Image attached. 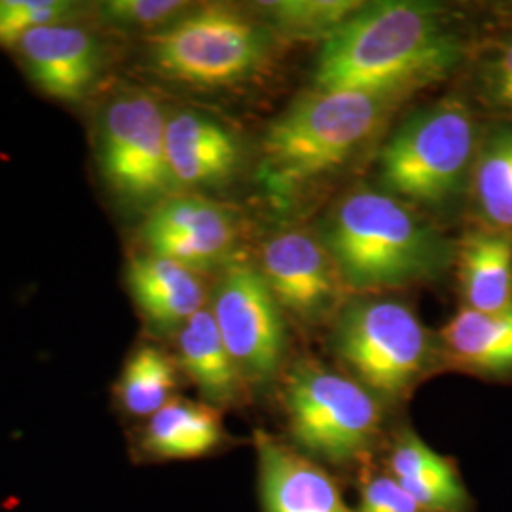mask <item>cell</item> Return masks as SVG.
Here are the masks:
<instances>
[{"mask_svg": "<svg viewBox=\"0 0 512 512\" xmlns=\"http://www.w3.org/2000/svg\"><path fill=\"white\" fill-rule=\"evenodd\" d=\"M255 450L264 512H355L321 463L294 446L258 429Z\"/></svg>", "mask_w": 512, "mask_h": 512, "instance_id": "13", "label": "cell"}, {"mask_svg": "<svg viewBox=\"0 0 512 512\" xmlns=\"http://www.w3.org/2000/svg\"><path fill=\"white\" fill-rule=\"evenodd\" d=\"M139 238L148 255L200 272L226 262L238 241V220L205 196L177 194L148 211Z\"/></svg>", "mask_w": 512, "mask_h": 512, "instance_id": "10", "label": "cell"}, {"mask_svg": "<svg viewBox=\"0 0 512 512\" xmlns=\"http://www.w3.org/2000/svg\"><path fill=\"white\" fill-rule=\"evenodd\" d=\"M14 48L31 82L63 103H78L92 92L105 65L101 40L71 19L25 33Z\"/></svg>", "mask_w": 512, "mask_h": 512, "instance_id": "12", "label": "cell"}, {"mask_svg": "<svg viewBox=\"0 0 512 512\" xmlns=\"http://www.w3.org/2000/svg\"><path fill=\"white\" fill-rule=\"evenodd\" d=\"M76 10L69 0H0V44L16 46L25 33L69 21Z\"/></svg>", "mask_w": 512, "mask_h": 512, "instance_id": "25", "label": "cell"}, {"mask_svg": "<svg viewBox=\"0 0 512 512\" xmlns=\"http://www.w3.org/2000/svg\"><path fill=\"white\" fill-rule=\"evenodd\" d=\"M332 348L351 378L387 403L404 399L435 359V346L418 315L403 302L370 298L346 306Z\"/></svg>", "mask_w": 512, "mask_h": 512, "instance_id": "7", "label": "cell"}, {"mask_svg": "<svg viewBox=\"0 0 512 512\" xmlns=\"http://www.w3.org/2000/svg\"><path fill=\"white\" fill-rule=\"evenodd\" d=\"M177 365L200 389L205 403L219 410L241 403L247 382L224 346L209 308L194 313L177 330Z\"/></svg>", "mask_w": 512, "mask_h": 512, "instance_id": "16", "label": "cell"}, {"mask_svg": "<svg viewBox=\"0 0 512 512\" xmlns=\"http://www.w3.org/2000/svg\"><path fill=\"white\" fill-rule=\"evenodd\" d=\"M275 38L262 19L209 4L147 35L145 57L152 71L167 80L209 90L230 88L264 69Z\"/></svg>", "mask_w": 512, "mask_h": 512, "instance_id": "4", "label": "cell"}, {"mask_svg": "<svg viewBox=\"0 0 512 512\" xmlns=\"http://www.w3.org/2000/svg\"><path fill=\"white\" fill-rule=\"evenodd\" d=\"M165 150L179 190L217 188L228 183L241 164V145L219 120L181 109L167 114Z\"/></svg>", "mask_w": 512, "mask_h": 512, "instance_id": "14", "label": "cell"}, {"mask_svg": "<svg viewBox=\"0 0 512 512\" xmlns=\"http://www.w3.org/2000/svg\"><path fill=\"white\" fill-rule=\"evenodd\" d=\"M446 359L480 376L512 374V308L495 313L458 311L440 332Z\"/></svg>", "mask_w": 512, "mask_h": 512, "instance_id": "18", "label": "cell"}, {"mask_svg": "<svg viewBox=\"0 0 512 512\" xmlns=\"http://www.w3.org/2000/svg\"><path fill=\"white\" fill-rule=\"evenodd\" d=\"M387 473L393 476L423 512H471L473 501L454 461L408 431L391 446Z\"/></svg>", "mask_w": 512, "mask_h": 512, "instance_id": "17", "label": "cell"}, {"mask_svg": "<svg viewBox=\"0 0 512 512\" xmlns=\"http://www.w3.org/2000/svg\"><path fill=\"white\" fill-rule=\"evenodd\" d=\"M459 281L465 308L495 313L512 308V236L494 228L473 232L459 245Z\"/></svg>", "mask_w": 512, "mask_h": 512, "instance_id": "20", "label": "cell"}, {"mask_svg": "<svg viewBox=\"0 0 512 512\" xmlns=\"http://www.w3.org/2000/svg\"><path fill=\"white\" fill-rule=\"evenodd\" d=\"M281 310L302 323L327 319L342 294V281L319 239L289 230L266 241L258 266Z\"/></svg>", "mask_w": 512, "mask_h": 512, "instance_id": "11", "label": "cell"}, {"mask_svg": "<svg viewBox=\"0 0 512 512\" xmlns=\"http://www.w3.org/2000/svg\"><path fill=\"white\" fill-rule=\"evenodd\" d=\"M209 310L247 385L270 384L285 363L287 334L283 310L260 268L251 262L228 264Z\"/></svg>", "mask_w": 512, "mask_h": 512, "instance_id": "9", "label": "cell"}, {"mask_svg": "<svg viewBox=\"0 0 512 512\" xmlns=\"http://www.w3.org/2000/svg\"><path fill=\"white\" fill-rule=\"evenodd\" d=\"M165 124V110L145 90L118 92L99 112L97 162L124 202L152 209L181 194L167 160Z\"/></svg>", "mask_w": 512, "mask_h": 512, "instance_id": "8", "label": "cell"}, {"mask_svg": "<svg viewBox=\"0 0 512 512\" xmlns=\"http://www.w3.org/2000/svg\"><path fill=\"white\" fill-rule=\"evenodd\" d=\"M192 10L183 0H107L97 4V12L109 27L126 33L154 35Z\"/></svg>", "mask_w": 512, "mask_h": 512, "instance_id": "24", "label": "cell"}, {"mask_svg": "<svg viewBox=\"0 0 512 512\" xmlns=\"http://www.w3.org/2000/svg\"><path fill=\"white\" fill-rule=\"evenodd\" d=\"M404 97L376 92H311L268 126L258 181L275 202L321 181L348 162L382 128Z\"/></svg>", "mask_w": 512, "mask_h": 512, "instance_id": "3", "label": "cell"}, {"mask_svg": "<svg viewBox=\"0 0 512 512\" xmlns=\"http://www.w3.org/2000/svg\"><path fill=\"white\" fill-rule=\"evenodd\" d=\"M484 90L495 109L512 118V37L505 40L486 63Z\"/></svg>", "mask_w": 512, "mask_h": 512, "instance_id": "27", "label": "cell"}, {"mask_svg": "<svg viewBox=\"0 0 512 512\" xmlns=\"http://www.w3.org/2000/svg\"><path fill=\"white\" fill-rule=\"evenodd\" d=\"M382 401L357 380L302 359L283 378V406L294 448L332 467L361 465L376 448Z\"/></svg>", "mask_w": 512, "mask_h": 512, "instance_id": "5", "label": "cell"}, {"mask_svg": "<svg viewBox=\"0 0 512 512\" xmlns=\"http://www.w3.org/2000/svg\"><path fill=\"white\" fill-rule=\"evenodd\" d=\"M128 287L148 325L160 332L181 329L203 310L205 289L198 272L167 258L135 256L128 264Z\"/></svg>", "mask_w": 512, "mask_h": 512, "instance_id": "15", "label": "cell"}, {"mask_svg": "<svg viewBox=\"0 0 512 512\" xmlns=\"http://www.w3.org/2000/svg\"><path fill=\"white\" fill-rule=\"evenodd\" d=\"M179 387V365L156 346H139L120 372L116 395L135 418H150L169 403Z\"/></svg>", "mask_w": 512, "mask_h": 512, "instance_id": "21", "label": "cell"}, {"mask_svg": "<svg viewBox=\"0 0 512 512\" xmlns=\"http://www.w3.org/2000/svg\"><path fill=\"white\" fill-rule=\"evenodd\" d=\"M475 194L490 228L512 236V129L494 131L476 156Z\"/></svg>", "mask_w": 512, "mask_h": 512, "instance_id": "22", "label": "cell"}, {"mask_svg": "<svg viewBox=\"0 0 512 512\" xmlns=\"http://www.w3.org/2000/svg\"><path fill=\"white\" fill-rule=\"evenodd\" d=\"M262 21L275 35L289 38H327L359 12L355 0H275L256 4Z\"/></svg>", "mask_w": 512, "mask_h": 512, "instance_id": "23", "label": "cell"}, {"mask_svg": "<svg viewBox=\"0 0 512 512\" xmlns=\"http://www.w3.org/2000/svg\"><path fill=\"white\" fill-rule=\"evenodd\" d=\"M461 57V40L437 6L374 2L323 40L311 90L406 97L448 76Z\"/></svg>", "mask_w": 512, "mask_h": 512, "instance_id": "1", "label": "cell"}, {"mask_svg": "<svg viewBox=\"0 0 512 512\" xmlns=\"http://www.w3.org/2000/svg\"><path fill=\"white\" fill-rule=\"evenodd\" d=\"M224 440L219 408L175 397L148 418L141 450L158 461L196 459L219 450Z\"/></svg>", "mask_w": 512, "mask_h": 512, "instance_id": "19", "label": "cell"}, {"mask_svg": "<svg viewBox=\"0 0 512 512\" xmlns=\"http://www.w3.org/2000/svg\"><path fill=\"white\" fill-rule=\"evenodd\" d=\"M355 512H423L412 495L389 475L368 476Z\"/></svg>", "mask_w": 512, "mask_h": 512, "instance_id": "26", "label": "cell"}, {"mask_svg": "<svg viewBox=\"0 0 512 512\" xmlns=\"http://www.w3.org/2000/svg\"><path fill=\"white\" fill-rule=\"evenodd\" d=\"M319 241L353 293L435 281L454 258L450 241L429 222L399 198L370 188L349 192L330 209Z\"/></svg>", "mask_w": 512, "mask_h": 512, "instance_id": "2", "label": "cell"}, {"mask_svg": "<svg viewBox=\"0 0 512 512\" xmlns=\"http://www.w3.org/2000/svg\"><path fill=\"white\" fill-rule=\"evenodd\" d=\"M473 112L461 97H446L414 112L378 154L387 194L440 209L465 188L475 156Z\"/></svg>", "mask_w": 512, "mask_h": 512, "instance_id": "6", "label": "cell"}]
</instances>
